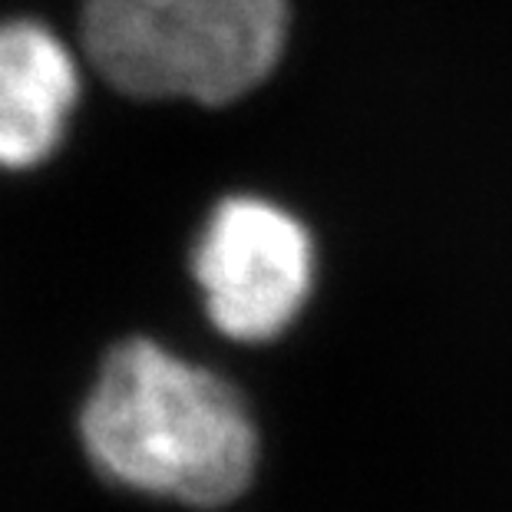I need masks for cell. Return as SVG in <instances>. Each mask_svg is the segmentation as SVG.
<instances>
[{
  "label": "cell",
  "mask_w": 512,
  "mask_h": 512,
  "mask_svg": "<svg viewBox=\"0 0 512 512\" xmlns=\"http://www.w3.org/2000/svg\"><path fill=\"white\" fill-rule=\"evenodd\" d=\"M80 437L116 483L199 509L242 496L258 463L255 423L235 387L143 337L106 354Z\"/></svg>",
  "instance_id": "6da1fadb"
},
{
  "label": "cell",
  "mask_w": 512,
  "mask_h": 512,
  "mask_svg": "<svg viewBox=\"0 0 512 512\" xmlns=\"http://www.w3.org/2000/svg\"><path fill=\"white\" fill-rule=\"evenodd\" d=\"M288 0H86L83 47L139 100L232 103L278 67Z\"/></svg>",
  "instance_id": "7a4b0ae2"
},
{
  "label": "cell",
  "mask_w": 512,
  "mask_h": 512,
  "mask_svg": "<svg viewBox=\"0 0 512 512\" xmlns=\"http://www.w3.org/2000/svg\"><path fill=\"white\" fill-rule=\"evenodd\" d=\"M212 324L232 341H271L298 318L314 281L311 235L252 195L219 202L192 258Z\"/></svg>",
  "instance_id": "3957f363"
},
{
  "label": "cell",
  "mask_w": 512,
  "mask_h": 512,
  "mask_svg": "<svg viewBox=\"0 0 512 512\" xmlns=\"http://www.w3.org/2000/svg\"><path fill=\"white\" fill-rule=\"evenodd\" d=\"M80 76L67 47L40 24H0V166L27 169L60 143Z\"/></svg>",
  "instance_id": "277c9868"
}]
</instances>
